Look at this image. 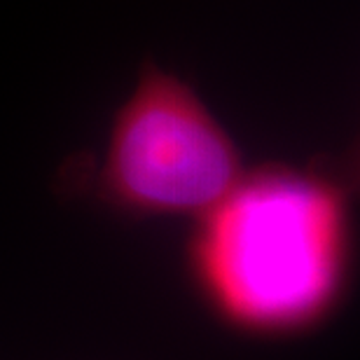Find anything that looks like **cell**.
<instances>
[{"label": "cell", "instance_id": "cell-1", "mask_svg": "<svg viewBox=\"0 0 360 360\" xmlns=\"http://www.w3.org/2000/svg\"><path fill=\"white\" fill-rule=\"evenodd\" d=\"M351 264L349 199L333 176L269 164L243 171L197 218L190 269L232 326L288 335L326 319Z\"/></svg>", "mask_w": 360, "mask_h": 360}, {"label": "cell", "instance_id": "cell-2", "mask_svg": "<svg viewBox=\"0 0 360 360\" xmlns=\"http://www.w3.org/2000/svg\"><path fill=\"white\" fill-rule=\"evenodd\" d=\"M241 155L204 98L171 70L146 61L117 108L96 187L134 215L197 220L241 178Z\"/></svg>", "mask_w": 360, "mask_h": 360}]
</instances>
